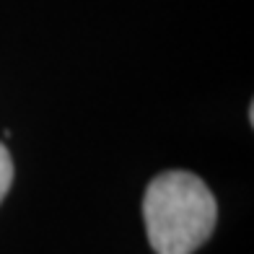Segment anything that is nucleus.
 Wrapping results in <instances>:
<instances>
[{
    "mask_svg": "<svg viewBox=\"0 0 254 254\" xmlns=\"http://www.w3.org/2000/svg\"><path fill=\"white\" fill-rule=\"evenodd\" d=\"M148 241L156 254H192L210 239L218 205L210 187L192 171H164L143 197Z\"/></svg>",
    "mask_w": 254,
    "mask_h": 254,
    "instance_id": "f257e3e1",
    "label": "nucleus"
},
{
    "mask_svg": "<svg viewBox=\"0 0 254 254\" xmlns=\"http://www.w3.org/2000/svg\"><path fill=\"white\" fill-rule=\"evenodd\" d=\"M10 182H13V161H10L8 148L0 143V202L10 190Z\"/></svg>",
    "mask_w": 254,
    "mask_h": 254,
    "instance_id": "f03ea898",
    "label": "nucleus"
}]
</instances>
